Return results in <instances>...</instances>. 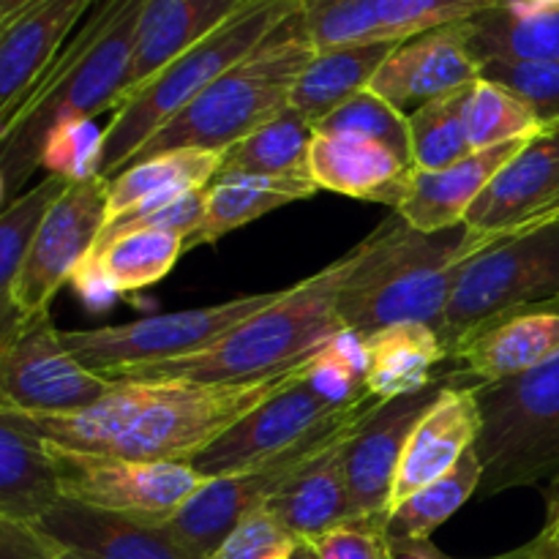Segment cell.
Wrapping results in <instances>:
<instances>
[{"label": "cell", "instance_id": "cell-1", "mask_svg": "<svg viewBox=\"0 0 559 559\" xmlns=\"http://www.w3.org/2000/svg\"><path fill=\"white\" fill-rule=\"evenodd\" d=\"M322 353L325 349L293 369L249 382L120 380L80 413L25 418L41 437L80 451L191 464L257 407L320 374Z\"/></svg>", "mask_w": 559, "mask_h": 559}, {"label": "cell", "instance_id": "cell-2", "mask_svg": "<svg viewBox=\"0 0 559 559\" xmlns=\"http://www.w3.org/2000/svg\"><path fill=\"white\" fill-rule=\"evenodd\" d=\"M147 0H98L80 22L16 118L0 131V205L22 194L58 126L118 109Z\"/></svg>", "mask_w": 559, "mask_h": 559}, {"label": "cell", "instance_id": "cell-3", "mask_svg": "<svg viewBox=\"0 0 559 559\" xmlns=\"http://www.w3.org/2000/svg\"><path fill=\"white\" fill-rule=\"evenodd\" d=\"M385 233L388 218L380 227L371 229L358 246H353L347 254H342L295 287L282 289L273 304L240 322L238 328H233L227 336L213 342L202 353L131 371L123 380L249 382L304 364L311 355L325 349L338 333H344L342 320H338V298L349 278L369 262Z\"/></svg>", "mask_w": 559, "mask_h": 559}, {"label": "cell", "instance_id": "cell-4", "mask_svg": "<svg viewBox=\"0 0 559 559\" xmlns=\"http://www.w3.org/2000/svg\"><path fill=\"white\" fill-rule=\"evenodd\" d=\"M495 240L467 227L415 233L402 216H388V233L338 298L347 333L369 336L396 322H424L440 331L464 267Z\"/></svg>", "mask_w": 559, "mask_h": 559}, {"label": "cell", "instance_id": "cell-5", "mask_svg": "<svg viewBox=\"0 0 559 559\" xmlns=\"http://www.w3.org/2000/svg\"><path fill=\"white\" fill-rule=\"evenodd\" d=\"M314 52L298 11L249 58L218 76L183 112L153 134L131 164L175 151L227 153L240 140L287 112L295 80Z\"/></svg>", "mask_w": 559, "mask_h": 559}, {"label": "cell", "instance_id": "cell-6", "mask_svg": "<svg viewBox=\"0 0 559 559\" xmlns=\"http://www.w3.org/2000/svg\"><path fill=\"white\" fill-rule=\"evenodd\" d=\"M300 9L304 0H246L222 25L178 55L140 93L120 104L112 120L104 126L98 175L107 180L118 178L153 134L183 112L218 76L249 58Z\"/></svg>", "mask_w": 559, "mask_h": 559}, {"label": "cell", "instance_id": "cell-7", "mask_svg": "<svg viewBox=\"0 0 559 559\" xmlns=\"http://www.w3.org/2000/svg\"><path fill=\"white\" fill-rule=\"evenodd\" d=\"M380 404V399L366 388L353 402L344 404L336 415L322 420L317 429H311L295 445H289L287 451L276 453V456L265 459L262 464L238 475L213 478L200 495L191 497L158 530L183 551L186 559L211 557L246 516L271 506L317 459L353 440Z\"/></svg>", "mask_w": 559, "mask_h": 559}, {"label": "cell", "instance_id": "cell-8", "mask_svg": "<svg viewBox=\"0 0 559 559\" xmlns=\"http://www.w3.org/2000/svg\"><path fill=\"white\" fill-rule=\"evenodd\" d=\"M480 497L549 486L559 478V355L522 377L478 382Z\"/></svg>", "mask_w": 559, "mask_h": 559}, {"label": "cell", "instance_id": "cell-9", "mask_svg": "<svg viewBox=\"0 0 559 559\" xmlns=\"http://www.w3.org/2000/svg\"><path fill=\"white\" fill-rule=\"evenodd\" d=\"M278 293L240 295L227 304H213L205 309L169 311V314L145 317L126 325L91 328V331H60V336L66 349L82 366L118 382L131 371L202 353L240 322L273 304Z\"/></svg>", "mask_w": 559, "mask_h": 559}, {"label": "cell", "instance_id": "cell-10", "mask_svg": "<svg viewBox=\"0 0 559 559\" xmlns=\"http://www.w3.org/2000/svg\"><path fill=\"white\" fill-rule=\"evenodd\" d=\"M47 453L63 500L118 513L151 527H164L213 480L194 464L142 462L115 453L80 451L52 440H47Z\"/></svg>", "mask_w": 559, "mask_h": 559}, {"label": "cell", "instance_id": "cell-11", "mask_svg": "<svg viewBox=\"0 0 559 559\" xmlns=\"http://www.w3.org/2000/svg\"><path fill=\"white\" fill-rule=\"evenodd\" d=\"M551 298H559V224L500 240L459 276L442 325L448 355L489 317Z\"/></svg>", "mask_w": 559, "mask_h": 559}, {"label": "cell", "instance_id": "cell-12", "mask_svg": "<svg viewBox=\"0 0 559 559\" xmlns=\"http://www.w3.org/2000/svg\"><path fill=\"white\" fill-rule=\"evenodd\" d=\"M107 207L109 180L102 175L76 180L55 202L22 262L9 304L0 309V338L9 336L20 320L49 311L60 287L96 249L107 227Z\"/></svg>", "mask_w": 559, "mask_h": 559}, {"label": "cell", "instance_id": "cell-13", "mask_svg": "<svg viewBox=\"0 0 559 559\" xmlns=\"http://www.w3.org/2000/svg\"><path fill=\"white\" fill-rule=\"evenodd\" d=\"M112 385L66 349L49 311L20 320L0 338V409L5 413H80L107 396Z\"/></svg>", "mask_w": 559, "mask_h": 559}, {"label": "cell", "instance_id": "cell-14", "mask_svg": "<svg viewBox=\"0 0 559 559\" xmlns=\"http://www.w3.org/2000/svg\"><path fill=\"white\" fill-rule=\"evenodd\" d=\"M502 0H304L300 20L317 52L353 44L407 41L473 20Z\"/></svg>", "mask_w": 559, "mask_h": 559}, {"label": "cell", "instance_id": "cell-15", "mask_svg": "<svg viewBox=\"0 0 559 559\" xmlns=\"http://www.w3.org/2000/svg\"><path fill=\"white\" fill-rule=\"evenodd\" d=\"M484 63L473 47V22H453L396 44L371 80L369 91L409 115L435 98L473 85Z\"/></svg>", "mask_w": 559, "mask_h": 559}, {"label": "cell", "instance_id": "cell-16", "mask_svg": "<svg viewBox=\"0 0 559 559\" xmlns=\"http://www.w3.org/2000/svg\"><path fill=\"white\" fill-rule=\"evenodd\" d=\"M480 431H484V415L478 404V385L445 382L435 404L409 431L393 478L388 516L426 486L445 478L462 462L464 453L478 445Z\"/></svg>", "mask_w": 559, "mask_h": 559}, {"label": "cell", "instance_id": "cell-17", "mask_svg": "<svg viewBox=\"0 0 559 559\" xmlns=\"http://www.w3.org/2000/svg\"><path fill=\"white\" fill-rule=\"evenodd\" d=\"M98 0H33L0 22V131L11 126L49 66Z\"/></svg>", "mask_w": 559, "mask_h": 559}, {"label": "cell", "instance_id": "cell-18", "mask_svg": "<svg viewBox=\"0 0 559 559\" xmlns=\"http://www.w3.org/2000/svg\"><path fill=\"white\" fill-rule=\"evenodd\" d=\"M559 355V298L516 306L480 322L448 358L480 382H502L535 371Z\"/></svg>", "mask_w": 559, "mask_h": 559}, {"label": "cell", "instance_id": "cell-19", "mask_svg": "<svg viewBox=\"0 0 559 559\" xmlns=\"http://www.w3.org/2000/svg\"><path fill=\"white\" fill-rule=\"evenodd\" d=\"M448 380H435L429 388L407 396L391 399L360 426L358 435L344 448L347 480L360 516H388L393 478L402 462L409 431L420 415L435 404Z\"/></svg>", "mask_w": 559, "mask_h": 559}, {"label": "cell", "instance_id": "cell-20", "mask_svg": "<svg viewBox=\"0 0 559 559\" xmlns=\"http://www.w3.org/2000/svg\"><path fill=\"white\" fill-rule=\"evenodd\" d=\"M559 197V126L513 156L469 207L464 227L495 243L511 238Z\"/></svg>", "mask_w": 559, "mask_h": 559}, {"label": "cell", "instance_id": "cell-21", "mask_svg": "<svg viewBox=\"0 0 559 559\" xmlns=\"http://www.w3.org/2000/svg\"><path fill=\"white\" fill-rule=\"evenodd\" d=\"M309 178L317 189L380 202L396 211L415 178V164L388 145L355 134H320L314 131L309 153Z\"/></svg>", "mask_w": 559, "mask_h": 559}, {"label": "cell", "instance_id": "cell-22", "mask_svg": "<svg viewBox=\"0 0 559 559\" xmlns=\"http://www.w3.org/2000/svg\"><path fill=\"white\" fill-rule=\"evenodd\" d=\"M530 142L533 140L506 142V145L475 151L467 158H462V162L451 164L445 169H437V173H420V169H415L413 186H409L407 197L396 207V213L415 233L424 235H437L464 227V218H467L469 207L478 202L486 186Z\"/></svg>", "mask_w": 559, "mask_h": 559}, {"label": "cell", "instance_id": "cell-23", "mask_svg": "<svg viewBox=\"0 0 559 559\" xmlns=\"http://www.w3.org/2000/svg\"><path fill=\"white\" fill-rule=\"evenodd\" d=\"M186 254V238L169 229H131L104 240L82 262L71 284L87 304L115 293H140L169 276Z\"/></svg>", "mask_w": 559, "mask_h": 559}, {"label": "cell", "instance_id": "cell-24", "mask_svg": "<svg viewBox=\"0 0 559 559\" xmlns=\"http://www.w3.org/2000/svg\"><path fill=\"white\" fill-rule=\"evenodd\" d=\"M27 527L96 559H186L158 527L69 500H60L47 516Z\"/></svg>", "mask_w": 559, "mask_h": 559}, {"label": "cell", "instance_id": "cell-25", "mask_svg": "<svg viewBox=\"0 0 559 559\" xmlns=\"http://www.w3.org/2000/svg\"><path fill=\"white\" fill-rule=\"evenodd\" d=\"M60 497L41 431L20 413L0 409V519L36 524Z\"/></svg>", "mask_w": 559, "mask_h": 559}, {"label": "cell", "instance_id": "cell-26", "mask_svg": "<svg viewBox=\"0 0 559 559\" xmlns=\"http://www.w3.org/2000/svg\"><path fill=\"white\" fill-rule=\"evenodd\" d=\"M364 382L380 402L418 393L435 382L431 371L448 358L440 331L424 322H396L360 338Z\"/></svg>", "mask_w": 559, "mask_h": 559}, {"label": "cell", "instance_id": "cell-27", "mask_svg": "<svg viewBox=\"0 0 559 559\" xmlns=\"http://www.w3.org/2000/svg\"><path fill=\"white\" fill-rule=\"evenodd\" d=\"M393 49H396V41L353 44V47L314 52V58L295 80L293 93H289V109L317 126L344 102L369 91L371 80Z\"/></svg>", "mask_w": 559, "mask_h": 559}, {"label": "cell", "instance_id": "cell-28", "mask_svg": "<svg viewBox=\"0 0 559 559\" xmlns=\"http://www.w3.org/2000/svg\"><path fill=\"white\" fill-rule=\"evenodd\" d=\"M311 178H265V175H218L207 186V207L200 227L186 238V251L216 243L233 229L246 227L289 202L311 200L317 194Z\"/></svg>", "mask_w": 559, "mask_h": 559}, {"label": "cell", "instance_id": "cell-29", "mask_svg": "<svg viewBox=\"0 0 559 559\" xmlns=\"http://www.w3.org/2000/svg\"><path fill=\"white\" fill-rule=\"evenodd\" d=\"M344 448L347 442L317 459L267 506V511L298 540H311L360 516L347 480Z\"/></svg>", "mask_w": 559, "mask_h": 559}, {"label": "cell", "instance_id": "cell-30", "mask_svg": "<svg viewBox=\"0 0 559 559\" xmlns=\"http://www.w3.org/2000/svg\"><path fill=\"white\" fill-rule=\"evenodd\" d=\"M473 47L480 63L559 60V9L538 0H502L473 16Z\"/></svg>", "mask_w": 559, "mask_h": 559}, {"label": "cell", "instance_id": "cell-31", "mask_svg": "<svg viewBox=\"0 0 559 559\" xmlns=\"http://www.w3.org/2000/svg\"><path fill=\"white\" fill-rule=\"evenodd\" d=\"M224 153L216 151H175L131 164L109 180L107 224L147 200H175L189 191L207 189L218 178Z\"/></svg>", "mask_w": 559, "mask_h": 559}, {"label": "cell", "instance_id": "cell-32", "mask_svg": "<svg viewBox=\"0 0 559 559\" xmlns=\"http://www.w3.org/2000/svg\"><path fill=\"white\" fill-rule=\"evenodd\" d=\"M314 126L287 109L224 153L222 173L265 175V178H309Z\"/></svg>", "mask_w": 559, "mask_h": 559}, {"label": "cell", "instance_id": "cell-33", "mask_svg": "<svg viewBox=\"0 0 559 559\" xmlns=\"http://www.w3.org/2000/svg\"><path fill=\"white\" fill-rule=\"evenodd\" d=\"M484 480V464L478 451H467L462 462L440 478L437 484L426 486L415 497H409L404 506L388 516V533L393 544H429L431 535L473 500Z\"/></svg>", "mask_w": 559, "mask_h": 559}, {"label": "cell", "instance_id": "cell-34", "mask_svg": "<svg viewBox=\"0 0 559 559\" xmlns=\"http://www.w3.org/2000/svg\"><path fill=\"white\" fill-rule=\"evenodd\" d=\"M469 87L435 98L407 115L415 169L437 173L475 153L467 129Z\"/></svg>", "mask_w": 559, "mask_h": 559}, {"label": "cell", "instance_id": "cell-35", "mask_svg": "<svg viewBox=\"0 0 559 559\" xmlns=\"http://www.w3.org/2000/svg\"><path fill=\"white\" fill-rule=\"evenodd\" d=\"M71 180L60 175H47L31 191H22L11 205L0 207V309L9 304L11 289L22 271L27 251L49 216L55 202L66 194Z\"/></svg>", "mask_w": 559, "mask_h": 559}, {"label": "cell", "instance_id": "cell-36", "mask_svg": "<svg viewBox=\"0 0 559 559\" xmlns=\"http://www.w3.org/2000/svg\"><path fill=\"white\" fill-rule=\"evenodd\" d=\"M467 129L475 151L519 140H538L549 126L508 87L484 80L473 82L467 98Z\"/></svg>", "mask_w": 559, "mask_h": 559}, {"label": "cell", "instance_id": "cell-37", "mask_svg": "<svg viewBox=\"0 0 559 559\" xmlns=\"http://www.w3.org/2000/svg\"><path fill=\"white\" fill-rule=\"evenodd\" d=\"M320 134H355L366 136L388 145L399 156L413 162V145H409V120L407 115L399 112L393 104L377 96L374 91H364L344 102L342 107L333 109L328 118L314 126Z\"/></svg>", "mask_w": 559, "mask_h": 559}, {"label": "cell", "instance_id": "cell-38", "mask_svg": "<svg viewBox=\"0 0 559 559\" xmlns=\"http://www.w3.org/2000/svg\"><path fill=\"white\" fill-rule=\"evenodd\" d=\"M102 151L104 129H98L93 120H71V123L58 126L49 134L47 145H44L41 167L49 175H60V178L76 183V180L98 175Z\"/></svg>", "mask_w": 559, "mask_h": 559}, {"label": "cell", "instance_id": "cell-39", "mask_svg": "<svg viewBox=\"0 0 559 559\" xmlns=\"http://www.w3.org/2000/svg\"><path fill=\"white\" fill-rule=\"evenodd\" d=\"M484 80L516 93L549 129L559 126V60H538V63L495 60L484 66Z\"/></svg>", "mask_w": 559, "mask_h": 559}, {"label": "cell", "instance_id": "cell-40", "mask_svg": "<svg viewBox=\"0 0 559 559\" xmlns=\"http://www.w3.org/2000/svg\"><path fill=\"white\" fill-rule=\"evenodd\" d=\"M320 559H396L388 516H358L306 540Z\"/></svg>", "mask_w": 559, "mask_h": 559}, {"label": "cell", "instance_id": "cell-41", "mask_svg": "<svg viewBox=\"0 0 559 559\" xmlns=\"http://www.w3.org/2000/svg\"><path fill=\"white\" fill-rule=\"evenodd\" d=\"M300 540L267 508L246 516L205 559H289Z\"/></svg>", "mask_w": 559, "mask_h": 559}, {"label": "cell", "instance_id": "cell-42", "mask_svg": "<svg viewBox=\"0 0 559 559\" xmlns=\"http://www.w3.org/2000/svg\"><path fill=\"white\" fill-rule=\"evenodd\" d=\"M0 559H52L33 527L0 519Z\"/></svg>", "mask_w": 559, "mask_h": 559}, {"label": "cell", "instance_id": "cell-43", "mask_svg": "<svg viewBox=\"0 0 559 559\" xmlns=\"http://www.w3.org/2000/svg\"><path fill=\"white\" fill-rule=\"evenodd\" d=\"M486 559H559V549H557L555 535H551L546 527H540V533L535 535L530 544L519 546V549L513 551H506V555L486 557Z\"/></svg>", "mask_w": 559, "mask_h": 559}, {"label": "cell", "instance_id": "cell-44", "mask_svg": "<svg viewBox=\"0 0 559 559\" xmlns=\"http://www.w3.org/2000/svg\"><path fill=\"white\" fill-rule=\"evenodd\" d=\"M546 524L544 527L555 535L557 540V549H559V480L549 486V495H546Z\"/></svg>", "mask_w": 559, "mask_h": 559}, {"label": "cell", "instance_id": "cell-45", "mask_svg": "<svg viewBox=\"0 0 559 559\" xmlns=\"http://www.w3.org/2000/svg\"><path fill=\"white\" fill-rule=\"evenodd\" d=\"M396 549V559H448L431 544H393Z\"/></svg>", "mask_w": 559, "mask_h": 559}, {"label": "cell", "instance_id": "cell-46", "mask_svg": "<svg viewBox=\"0 0 559 559\" xmlns=\"http://www.w3.org/2000/svg\"><path fill=\"white\" fill-rule=\"evenodd\" d=\"M549 224H559V197L555 202H551L549 207H544V211L538 213V216H533L530 218L527 224H524L522 229H519V233H513V235H522V233H530V229H540V227H549Z\"/></svg>", "mask_w": 559, "mask_h": 559}, {"label": "cell", "instance_id": "cell-47", "mask_svg": "<svg viewBox=\"0 0 559 559\" xmlns=\"http://www.w3.org/2000/svg\"><path fill=\"white\" fill-rule=\"evenodd\" d=\"M38 538H41L44 549H47V555L52 559H96L91 555H82V551H76V549H69V546L55 544V540H49L47 535H41V533H38Z\"/></svg>", "mask_w": 559, "mask_h": 559}, {"label": "cell", "instance_id": "cell-48", "mask_svg": "<svg viewBox=\"0 0 559 559\" xmlns=\"http://www.w3.org/2000/svg\"><path fill=\"white\" fill-rule=\"evenodd\" d=\"M33 0H0V22H9L20 14L22 9H27Z\"/></svg>", "mask_w": 559, "mask_h": 559}, {"label": "cell", "instance_id": "cell-49", "mask_svg": "<svg viewBox=\"0 0 559 559\" xmlns=\"http://www.w3.org/2000/svg\"><path fill=\"white\" fill-rule=\"evenodd\" d=\"M289 559H320V557H317V551L311 549V544H306V540H300V544L295 546L293 555H289Z\"/></svg>", "mask_w": 559, "mask_h": 559}, {"label": "cell", "instance_id": "cell-50", "mask_svg": "<svg viewBox=\"0 0 559 559\" xmlns=\"http://www.w3.org/2000/svg\"><path fill=\"white\" fill-rule=\"evenodd\" d=\"M538 3H546V5H557V9H559V0H538Z\"/></svg>", "mask_w": 559, "mask_h": 559}, {"label": "cell", "instance_id": "cell-51", "mask_svg": "<svg viewBox=\"0 0 559 559\" xmlns=\"http://www.w3.org/2000/svg\"><path fill=\"white\" fill-rule=\"evenodd\" d=\"M557 480H559V478H557ZM549 486H551V484H549Z\"/></svg>", "mask_w": 559, "mask_h": 559}]
</instances>
